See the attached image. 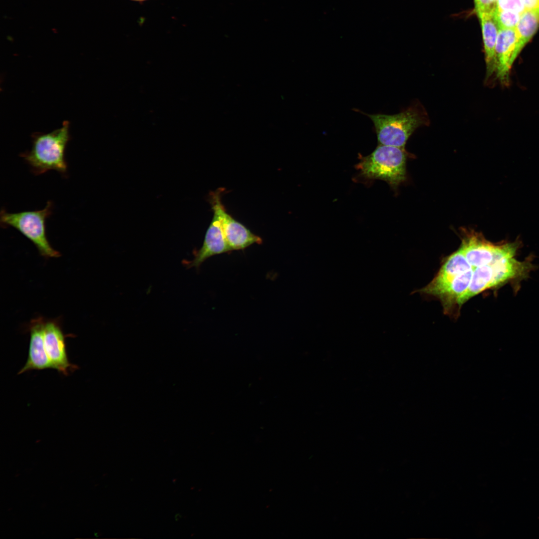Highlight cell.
<instances>
[{"label": "cell", "instance_id": "cell-2", "mask_svg": "<svg viewBox=\"0 0 539 539\" xmlns=\"http://www.w3.org/2000/svg\"><path fill=\"white\" fill-rule=\"evenodd\" d=\"M69 123L63 122L62 126L47 133H35L32 135V147L28 151L20 154L36 175L50 170H55L65 175L67 164L65 157L67 144L70 140Z\"/></svg>", "mask_w": 539, "mask_h": 539}, {"label": "cell", "instance_id": "cell-10", "mask_svg": "<svg viewBox=\"0 0 539 539\" xmlns=\"http://www.w3.org/2000/svg\"><path fill=\"white\" fill-rule=\"evenodd\" d=\"M231 252L226 241L219 218L214 213L212 222L205 234L201 248L194 252V258L187 262V268L197 269L208 258Z\"/></svg>", "mask_w": 539, "mask_h": 539}, {"label": "cell", "instance_id": "cell-3", "mask_svg": "<svg viewBox=\"0 0 539 539\" xmlns=\"http://www.w3.org/2000/svg\"><path fill=\"white\" fill-rule=\"evenodd\" d=\"M406 161L404 148L378 144L371 154L362 157L355 167L364 179L384 181L396 190L406 180Z\"/></svg>", "mask_w": 539, "mask_h": 539}, {"label": "cell", "instance_id": "cell-11", "mask_svg": "<svg viewBox=\"0 0 539 539\" xmlns=\"http://www.w3.org/2000/svg\"><path fill=\"white\" fill-rule=\"evenodd\" d=\"M495 10L477 13L482 30L487 78L495 73L496 69L495 46L500 29L495 17Z\"/></svg>", "mask_w": 539, "mask_h": 539}, {"label": "cell", "instance_id": "cell-16", "mask_svg": "<svg viewBox=\"0 0 539 539\" xmlns=\"http://www.w3.org/2000/svg\"><path fill=\"white\" fill-rule=\"evenodd\" d=\"M525 9L539 11V0H522Z\"/></svg>", "mask_w": 539, "mask_h": 539}, {"label": "cell", "instance_id": "cell-17", "mask_svg": "<svg viewBox=\"0 0 539 539\" xmlns=\"http://www.w3.org/2000/svg\"><path fill=\"white\" fill-rule=\"evenodd\" d=\"M130 0V1H133V2H138V3H143V2H145L147 1L148 0Z\"/></svg>", "mask_w": 539, "mask_h": 539}, {"label": "cell", "instance_id": "cell-14", "mask_svg": "<svg viewBox=\"0 0 539 539\" xmlns=\"http://www.w3.org/2000/svg\"><path fill=\"white\" fill-rule=\"evenodd\" d=\"M497 7L501 9L522 13L526 9L522 0H497Z\"/></svg>", "mask_w": 539, "mask_h": 539}, {"label": "cell", "instance_id": "cell-13", "mask_svg": "<svg viewBox=\"0 0 539 539\" xmlns=\"http://www.w3.org/2000/svg\"><path fill=\"white\" fill-rule=\"evenodd\" d=\"M521 13L496 8L494 15L499 29L515 28Z\"/></svg>", "mask_w": 539, "mask_h": 539}, {"label": "cell", "instance_id": "cell-6", "mask_svg": "<svg viewBox=\"0 0 539 539\" xmlns=\"http://www.w3.org/2000/svg\"><path fill=\"white\" fill-rule=\"evenodd\" d=\"M222 191L218 189L209 195L213 213L218 216L227 243L231 250H242L254 244H261L262 239L227 212L221 201Z\"/></svg>", "mask_w": 539, "mask_h": 539}, {"label": "cell", "instance_id": "cell-7", "mask_svg": "<svg viewBox=\"0 0 539 539\" xmlns=\"http://www.w3.org/2000/svg\"><path fill=\"white\" fill-rule=\"evenodd\" d=\"M43 336L45 349L54 369L66 376L75 370L78 367L69 361L65 336L59 324L55 320L45 321Z\"/></svg>", "mask_w": 539, "mask_h": 539}, {"label": "cell", "instance_id": "cell-12", "mask_svg": "<svg viewBox=\"0 0 539 539\" xmlns=\"http://www.w3.org/2000/svg\"><path fill=\"white\" fill-rule=\"evenodd\" d=\"M539 26V11L525 9L521 14L516 27L518 37L517 56L533 36Z\"/></svg>", "mask_w": 539, "mask_h": 539}, {"label": "cell", "instance_id": "cell-5", "mask_svg": "<svg viewBox=\"0 0 539 539\" xmlns=\"http://www.w3.org/2000/svg\"><path fill=\"white\" fill-rule=\"evenodd\" d=\"M366 115L374 124L379 144L402 148L414 130L423 123L418 112L411 109L394 115Z\"/></svg>", "mask_w": 539, "mask_h": 539}, {"label": "cell", "instance_id": "cell-1", "mask_svg": "<svg viewBox=\"0 0 539 539\" xmlns=\"http://www.w3.org/2000/svg\"><path fill=\"white\" fill-rule=\"evenodd\" d=\"M463 232L460 248L444 260L428 284L431 294L449 311H458L485 290L523 279L534 267L531 261L516 258L517 242L495 244L475 231Z\"/></svg>", "mask_w": 539, "mask_h": 539}, {"label": "cell", "instance_id": "cell-8", "mask_svg": "<svg viewBox=\"0 0 539 539\" xmlns=\"http://www.w3.org/2000/svg\"><path fill=\"white\" fill-rule=\"evenodd\" d=\"M518 37L515 28L500 29L496 46V75L502 83L508 80L512 66L517 57L516 53Z\"/></svg>", "mask_w": 539, "mask_h": 539}, {"label": "cell", "instance_id": "cell-9", "mask_svg": "<svg viewBox=\"0 0 539 539\" xmlns=\"http://www.w3.org/2000/svg\"><path fill=\"white\" fill-rule=\"evenodd\" d=\"M45 320L41 318L31 321L29 330L30 341L28 357L24 366L19 371L20 374L31 370L54 369L44 347V326Z\"/></svg>", "mask_w": 539, "mask_h": 539}, {"label": "cell", "instance_id": "cell-15", "mask_svg": "<svg viewBox=\"0 0 539 539\" xmlns=\"http://www.w3.org/2000/svg\"><path fill=\"white\" fill-rule=\"evenodd\" d=\"M476 12L491 11L497 7V0H474Z\"/></svg>", "mask_w": 539, "mask_h": 539}, {"label": "cell", "instance_id": "cell-4", "mask_svg": "<svg viewBox=\"0 0 539 539\" xmlns=\"http://www.w3.org/2000/svg\"><path fill=\"white\" fill-rule=\"evenodd\" d=\"M53 203L49 201L42 210L9 213L0 211V222L3 227H12L29 240L40 255L46 258H56L60 253L50 245L46 235L45 222L51 215Z\"/></svg>", "mask_w": 539, "mask_h": 539}]
</instances>
